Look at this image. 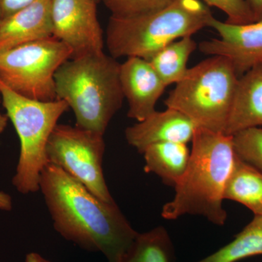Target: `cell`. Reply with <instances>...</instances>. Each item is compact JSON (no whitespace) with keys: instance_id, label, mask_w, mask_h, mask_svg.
Here are the masks:
<instances>
[{"instance_id":"1","label":"cell","mask_w":262,"mask_h":262,"mask_svg":"<svg viewBox=\"0 0 262 262\" xmlns=\"http://www.w3.org/2000/svg\"><path fill=\"white\" fill-rule=\"evenodd\" d=\"M55 230L79 247L100 253L108 262H121L136 232L115 201L98 198L83 184L48 163L39 179Z\"/></svg>"},{"instance_id":"2","label":"cell","mask_w":262,"mask_h":262,"mask_svg":"<svg viewBox=\"0 0 262 262\" xmlns=\"http://www.w3.org/2000/svg\"><path fill=\"white\" fill-rule=\"evenodd\" d=\"M192 143L187 170L174 187L173 199L164 205L162 217L201 215L223 226L227 219L224 194L237 158L232 136L196 127Z\"/></svg>"},{"instance_id":"3","label":"cell","mask_w":262,"mask_h":262,"mask_svg":"<svg viewBox=\"0 0 262 262\" xmlns=\"http://www.w3.org/2000/svg\"><path fill=\"white\" fill-rule=\"evenodd\" d=\"M120 63L104 52L70 58L55 75L56 98L73 111L76 126L104 136L122 107Z\"/></svg>"},{"instance_id":"4","label":"cell","mask_w":262,"mask_h":262,"mask_svg":"<svg viewBox=\"0 0 262 262\" xmlns=\"http://www.w3.org/2000/svg\"><path fill=\"white\" fill-rule=\"evenodd\" d=\"M201 0H173L166 6L130 16L111 15L106 44L113 58L139 57L149 59L174 41L208 27L213 18Z\"/></svg>"},{"instance_id":"5","label":"cell","mask_w":262,"mask_h":262,"mask_svg":"<svg viewBox=\"0 0 262 262\" xmlns=\"http://www.w3.org/2000/svg\"><path fill=\"white\" fill-rule=\"evenodd\" d=\"M238 78L230 60L211 56L188 69L164 103L189 117L196 127L225 134Z\"/></svg>"},{"instance_id":"6","label":"cell","mask_w":262,"mask_h":262,"mask_svg":"<svg viewBox=\"0 0 262 262\" xmlns=\"http://www.w3.org/2000/svg\"><path fill=\"white\" fill-rule=\"evenodd\" d=\"M0 97L20 140V155L12 184L22 194L39 192L41 173L49 163L48 141L60 117L70 107L63 100L41 101L24 97L1 80Z\"/></svg>"},{"instance_id":"7","label":"cell","mask_w":262,"mask_h":262,"mask_svg":"<svg viewBox=\"0 0 262 262\" xmlns=\"http://www.w3.org/2000/svg\"><path fill=\"white\" fill-rule=\"evenodd\" d=\"M72 57V50L53 37L0 51V80L24 97L55 101V75Z\"/></svg>"},{"instance_id":"8","label":"cell","mask_w":262,"mask_h":262,"mask_svg":"<svg viewBox=\"0 0 262 262\" xmlns=\"http://www.w3.org/2000/svg\"><path fill=\"white\" fill-rule=\"evenodd\" d=\"M103 135L58 124L48 141V163L62 169L102 201L113 202L103 171Z\"/></svg>"},{"instance_id":"9","label":"cell","mask_w":262,"mask_h":262,"mask_svg":"<svg viewBox=\"0 0 262 262\" xmlns=\"http://www.w3.org/2000/svg\"><path fill=\"white\" fill-rule=\"evenodd\" d=\"M96 5L95 0H51L53 37L72 50V58L103 51Z\"/></svg>"},{"instance_id":"10","label":"cell","mask_w":262,"mask_h":262,"mask_svg":"<svg viewBox=\"0 0 262 262\" xmlns=\"http://www.w3.org/2000/svg\"><path fill=\"white\" fill-rule=\"evenodd\" d=\"M208 27L214 29L220 38L200 43L199 50L203 54L228 58L239 77L262 63V20L231 24L213 17Z\"/></svg>"},{"instance_id":"11","label":"cell","mask_w":262,"mask_h":262,"mask_svg":"<svg viewBox=\"0 0 262 262\" xmlns=\"http://www.w3.org/2000/svg\"><path fill=\"white\" fill-rule=\"evenodd\" d=\"M120 81L128 103L127 117L137 122L156 111L155 106L167 88L149 62L139 57H128L120 63Z\"/></svg>"},{"instance_id":"12","label":"cell","mask_w":262,"mask_h":262,"mask_svg":"<svg viewBox=\"0 0 262 262\" xmlns=\"http://www.w3.org/2000/svg\"><path fill=\"white\" fill-rule=\"evenodd\" d=\"M196 126L184 114L173 108L155 111L145 120L137 122L125 129L129 145L139 153L151 144L162 142L188 144L192 141Z\"/></svg>"},{"instance_id":"13","label":"cell","mask_w":262,"mask_h":262,"mask_svg":"<svg viewBox=\"0 0 262 262\" xmlns=\"http://www.w3.org/2000/svg\"><path fill=\"white\" fill-rule=\"evenodd\" d=\"M52 37L51 0H37L0 20V51Z\"/></svg>"},{"instance_id":"14","label":"cell","mask_w":262,"mask_h":262,"mask_svg":"<svg viewBox=\"0 0 262 262\" xmlns=\"http://www.w3.org/2000/svg\"><path fill=\"white\" fill-rule=\"evenodd\" d=\"M262 127V63L239 77L226 135Z\"/></svg>"},{"instance_id":"15","label":"cell","mask_w":262,"mask_h":262,"mask_svg":"<svg viewBox=\"0 0 262 262\" xmlns=\"http://www.w3.org/2000/svg\"><path fill=\"white\" fill-rule=\"evenodd\" d=\"M144 171L158 176L167 185L175 187L185 173L190 158L187 144L162 142L143 151Z\"/></svg>"},{"instance_id":"16","label":"cell","mask_w":262,"mask_h":262,"mask_svg":"<svg viewBox=\"0 0 262 262\" xmlns=\"http://www.w3.org/2000/svg\"><path fill=\"white\" fill-rule=\"evenodd\" d=\"M224 198L246 206L254 215H262V172L237 155Z\"/></svg>"},{"instance_id":"17","label":"cell","mask_w":262,"mask_h":262,"mask_svg":"<svg viewBox=\"0 0 262 262\" xmlns=\"http://www.w3.org/2000/svg\"><path fill=\"white\" fill-rule=\"evenodd\" d=\"M198 48L192 37L170 43L146 60L165 85L178 83L187 73L189 57Z\"/></svg>"},{"instance_id":"18","label":"cell","mask_w":262,"mask_h":262,"mask_svg":"<svg viewBox=\"0 0 262 262\" xmlns=\"http://www.w3.org/2000/svg\"><path fill=\"white\" fill-rule=\"evenodd\" d=\"M256 256H262V215H254L233 241L196 262H237Z\"/></svg>"},{"instance_id":"19","label":"cell","mask_w":262,"mask_h":262,"mask_svg":"<svg viewBox=\"0 0 262 262\" xmlns=\"http://www.w3.org/2000/svg\"><path fill=\"white\" fill-rule=\"evenodd\" d=\"M174 248L168 231L159 226L138 234L121 262H173Z\"/></svg>"},{"instance_id":"20","label":"cell","mask_w":262,"mask_h":262,"mask_svg":"<svg viewBox=\"0 0 262 262\" xmlns=\"http://www.w3.org/2000/svg\"><path fill=\"white\" fill-rule=\"evenodd\" d=\"M234 150L241 160L262 172V128L252 127L232 136Z\"/></svg>"},{"instance_id":"21","label":"cell","mask_w":262,"mask_h":262,"mask_svg":"<svg viewBox=\"0 0 262 262\" xmlns=\"http://www.w3.org/2000/svg\"><path fill=\"white\" fill-rule=\"evenodd\" d=\"M115 16H130L166 6L173 0H101Z\"/></svg>"},{"instance_id":"22","label":"cell","mask_w":262,"mask_h":262,"mask_svg":"<svg viewBox=\"0 0 262 262\" xmlns=\"http://www.w3.org/2000/svg\"><path fill=\"white\" fill-rule=\"evenodd\" d=\"M208 7L222 10L227 16V23L246 24L255 21L254 17L245 0H201Z\"/></svg>"},{"instance_id":"23","label":"cell","mask_w":262,"mask_h":262,"mask_svg":"<svg viewBox=\"0 0 262 262\" xmlns=\"http://www.w3.org/2000/svg\"><path fill=\"white\" fill-rule=\"evenodd\" d=\"M37 0H0V20L27 8Z\"/></svg>"},{"instance_id":"24","label":"cell","mask_w":262,"mask_h":262,"mask_svg":"<svg viewBox=\"0 0 262 262\" xmlns=\"http://www.w3.org/2000/svg\"><path fill=\"white\" fill-rule=\"evenodd\" d=\"M252 12L255 21L262 20V0H245Z\"/></svg>"},{"instance_id":"25","label":"cell","mask_w":262,"mask_h":262,"mask_svg":"<svg viewBox=\"0 0 262 262\" xmlns=\"http://www.w3.org/2000/svg\"><path fill=\"white\" fill-rule=\"evenodd\" d=\"M13 209V199L8 193L0 191V210L10 211Z\"/></svg>"},{"instance_id":"26","label":"cell","mask_w":262,"mask_h":262,"mask_svg":"<svg viewBox=\"0 0 262 262\" xmlns=\"http://www.w3.org/2000/svg\"><path fill=\"white\" fill-rule=\"evenodd\" d=\"M25 262H52L47 258L43 257L42 255L36 252L27 253Z\"/></svg>"},{"instance_id":"27","label":"cell","mask_w":262,"mask_h":262,"mask_svg":"<svg viewBox=\"0 0 262 262\" xmlns=\"http://www.w3.org/2000/svg\"><path fill=\"white\" fill-rule=\"evenodd\" d=\"M8 115H4L0 112V135L4 132L7 125H8Z\"/></svg>"},{"instance_id":"28","label":"cell","mask_w":262,"mask_h":262,"mask_svg":"<svg viewBox=\"0 0 262 262\" xmlns=\"http://www.w3.org/2000/svg\"><path fill=\"white\" fill-rule=\"evenodd\" d=\"M95 1H96V3H98V2L101 1V0H95Z\"/></svg>"}]
</instances>
